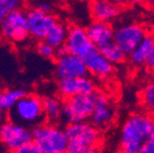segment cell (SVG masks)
Returning a JSON list of instances; mask_svg holds the SVG:
<instances>
[{
    "label": "cell",
    "mask_w": 154,
    "mask_h": 153,
    "mask_svg": "<svg viewBox=\"0 0 154 153\" xmlns=\"http://www.w3.org/2000/svg\"><path fill=\"white\" fill-rule=\"evenodd\" d=\"M154 134V117L133 114L123 122L120 132V152L138 153L142 142Z\"/></svg>",
    "instance_id": "1"
},
{
    "label": "cell",
    "mask_w": 154,
    "mask_h": 153,
    "mask_svg": "<svg viewBox=\"0 0 154 153\" xmlns=\"http://www.w3.org/2000/svg\"><path fill=\"white\" fill-rule=\"evenodd\" d=\"M10 120L23 126H38L44 123L43 102L38 95L27 93L9 111Z\"/></svg>",
    "instance_id": "2"
},
{
    "label": "cell",
    "mask_w": 154,
    "mask_h": 153,
    "mask_svg": "<svg viewBox=\"0 0 154 153\" xmlns=\"http://www.w3.org/2000/svg\"><path fill=\"white\" fill-rule=\"evenodd\" d=\"M32 142L44 153H55L66 150L69 139L64 130L54 123H42L32 131Z\"/></svg>",
    "instance_id": "3"
},
{
    "label": "cell",
    "mask_w": 154,
    "mask_h": 153,
    "mask_svg": "<svg viewBox=\"0 0 154 153\" xmlns=\"http://www.w3.org/2000/svg\"><path fill=\"white\" fill-rule=\"evenodd\" d=\"M96 101V91L89 94H79L64 100L61 118L67 124L86 121L93 113Z\"/></svg>",
    "instance_id": "4"
},
{
    "label": "cell",
    "mask_w": 154,
    "mask_h": 153,
    "mask_svg": "<svg viewBox=\"0 0 154 153\" xmlns=\"http://www.w3.org/2000/svg\"><path fill=\"white\" fill-rule=\"evenodd\" d=\"M64 132L69 140L75 141L90 150L96 151V147L101 141L100 131L87 121L67 124Z\"/></svg>",
    "instance_id": "5"
},
{
    "label": "cell",
    "mask_w": 154,
    "mask_h": 153,
    "mask_svg": "<svg viewBox=\"0 0 154 153\" xmlns=\"http://www.w3.org/2000/svg\"><path fill=\"white\" fill-rule=\"evenodd\" d=\"M0 141L8 150L14 152L24 145L31 142L32 132L9 120L0 125Z\"/></svg>",
    "instance_id": "6"
},
{
    "label": "cell",
    "mask_w": 154,
    "mask_h": 153,
    "mask_svg": "<svg viewBox=\"0 0 154 153\" xmlns=\"http://www.w3.org/2000/svg\"><path fill=\"white\" fill-rule=\"evenodd\" d=\"M0 33L5 39L14 42H23L28 38L26 13L22 9L11 12L0 23Z\"/></svg>",
    "instance_id": "7"
},
{
    "label": "cell",
    "mask_w": 154,
    "mask_h": 153,
    "mask_svg": "<svg viewBox=\"0 0 154 153\" xmlns=\"http://www.w3.org/2000/svg\"><path fill=\"white\" fill-rule=\"evenodd\" d=\"M147 32L141 25L128 24L118 27L113 32V42L128 56L146 36Z\"/></svg>",
    "instance_id": "8"
},
{
    "label": "cell",
    "mask_w": 154,
    "mask_h": 153,
    "mask_svg": "<svg viewBox=\"0 0 154 153\" xmlns=\"http://www.w3.org/2000/svg\"><path fill=\"white\" fill-rule=\"evenodd\" d=\"M56 59L57 60H56L55 76L58 80L85 77L88 75L84 60L78 56L66 54L63 57Z\"/></svg>",
    "instance_id": "9"
},
{
    "label": "cell",
    "mask_w": 154,
    "mask_h": 153,
    "mask_svg": "<svg viewBox=\"0 0 154 153\" xmlns=\"http://www.w3.org/2000/svg\"><path fill=\"white\" fill-rule=\"evenodd\" d=\"M26 13L27 29L29 36L36 40L43 41L51 28L58 22L53 14H45L34 8H30Z\"/></svg>",
    "instance_id": "10"
},
{
    "label": "cell",
    "mask_w": 154,
    "mask_h": 153,
    "mask_svg": "<svg viewBox=\"0 0 154 153\" xmlns=\"http://www.w3.org/2000/svg\"><path fill=\"white\" fill-rule=\"evenodd\" d=\"M58 93L64 100L79 94H89L95 92L96 85L92 78L88 76L71 79H62L58 81Z\"/></svg>",
    "instance_id": "11"
},
{
    "label": "cell",
    "mask_w": 154,
    "mask_h": 153,
    "mask_svg": "<svg viewBox=\"0 0 154 153\" xmlns=\"http://www.w3.org/2000/svg\"><path fill=\"white\" fill-rule=\"evenodd\" d=\"M87 71L93 77L101 80H106L112 75L113 64L103 56L97 47H93L85 57H82Z\"/></svg>",
    "instance_id": "12"
},
{
    "label": "cell",
    "mask_w": 154,
    "mask_h": 153,
    "mask_svg": "<svg viewBox=\"0 0 154 153\" xmlns=\"http://www.w3.org/2000/svg\"><path fill=\"white\" fill-rule=\"evenodd\" d=\"M64 46L66 47L69 54L78 56L80 58L85 57L92 48L95 47L88 38L86 29L78 25H74L69 28Z\"/></svg>",
    "instance_id": "13"
},
{
    "label": "cell",
    "mask_w": 154,
    "mask_h": 153,
    "mask_svg": "<svg viewBox=\"0 0 154 153\" xmlns=\"http://www.w3.org/2000/svg\"><path fill=\"white\" fill-rule=\"evenodd\" d=\"M115 117V109L109 98L103 92H96V101L91 117V124L96 129L108 126Z\"/></svg>",
    "instance_id": "14"
},
{
    "label": "cell",
    "mask_w": 154,
    "mask_h": 153,
    "mask_svg": "<svg viewBox=\"0 0 154 153\" xmlns=\"http://www.w3.org/2000/svg\"><path fill=\"white\" fill-rule=\"evenodd\" d=\"M86 31L91 43L97 48L113 41L115 29L109 23L93 22L88 26Z\"/></svg>",
    "instance_id": "15"
},
{
    "label": "cell",
    "mask_w": 154,
    "mask_h": 153,
    "mask_svg": "<svg viewBox=\"0 0 154 153\" xmlns=\"http://www.w3.org/2000/svg\"><path fill=\"white\" fill-rule=\"evenodd\" d=\"M90 12L94 22L110 24L120 14V8L112 5L108 0H91Z\"/></svg>",
    "instance_id": "16"
},
{
    "label": "cell",
    "mask_w": 154,
    "mask_h": 153,
    "mask_svg": "<svg viewBox=\"0 0 154 153\" xmlns=\"http://www.w3.org/2000/svg\"><path fill=\"white\" fill-rule=\"evenodd\" d=\"M153 43V34H146L142 41L136 46L132 53L128 56V61L133 67H141L144 65L148 59L150 50Z\"/></svg>",
    "instance_id": "17"
},
{
    "label": "cell",
    "mask_w": 154,
    "mask_h": 153,
    "mask_svg": "<svg viewBox=\"0 0 154 153\" xmlns=\"http://www.w3.org/2000/svg\"><path fill=\"white\" fill-rule=\"evenodd\" d=\"M67 30H69V28L63 23L57 22L51 28V30L48 31V33L46 34L45 39L43 41H45L46 43L49 44L51 47L57 49V48L61 47L65 44Z\"/></svg>",
    "instance_id": "18"
},
{
    "label": "cell",
    "mask_w": 154,
    "mask_h": 153,
    "mask_svg": "<svg viewBox=\"0 0 154 153\" xmlns=\"http://www.w3.org/2000/svg\"><path fill=\"white\" fill-rule=\"evenodd\" d=\"M43 102V110L45 119H47L51 123L61 119L63 102L56 96H45L42 98Z\"/></svg>",
    "instance_id": "19"
},
{
    "label": "cell",
    "mask_w": 154,
    "mask_h": 153,
    "mask_svg": "<svg viewBox=\"0 0 154 153\" xmlns=\"http://www.w3.org/2000/svg\"><path fill=\"white\" fill-rule=\"evenodd\" d=\"M26 94L27 91L22 88H13L1 91L0 102H1V106H2L3 110L10 111L15 106V104Z\"/></svg>",
    "instance_id": "20"
},
{
    "label": "cell",
    "mask_w": 154,
    "mask_h": 153,
    "mask_svg": "<svg viewBox=\"0 0 154 153\" xmlns=\"http://www.w3.org/2000/svg\"><path fill=\"white\" fill-rule=\"evenodd\" d=\"M99 49L103 54L104 57L108 60L110 63H112L113 65L123 63L126 60V57H128L113 41L110 42V43L106 44V45L102 46V47H100Z\"/></svg>",
    "instance_id": "21"
},
{
    "label": "cell",
    "mask_w": 154,
    "mask_h": 153,
    "mask_svg": "<svg viewBox=\"0 0 154 153\" xmlns=\"http://www.w3.org/2000/svg\"><path fill=\"white\" fill-rule=\"evenodd\" d=\"M140 103L148 115L154 117V79L148 81L141 89Z\"/></svg>",
    "instance_id": "22"
},
{
    "label": "cell",
    "mask_w": 154,
    "mask_h": 153,
    "mask_svg": "<svg viewBox=\"0 0 154 153\" xmlns=\"http://www.w3.org/2000/svg\"><path fill=\"white\" fill-rule=\"evenodd\" d=\"M23 0H0V23L11 12L20 9Z\"/></svg>",
    "instance_id": "23"
},
{
    "label": "cell",
    "mask_w": 154,
    "mask_h": 153,
    "mask_svg": "<svg viewBox=\"0 0 154 153\" xmlns=\"http://www.w3.org/2000/svg\"><path fill=\"white\" fill-rule=\"evenodd\" d=\"M36 52L41 57L45 59H53L56 58V49L51 47L49 44H47L45 41H40L36 44Z\"/></svg>",
    "instance_id": "24"
},
{
    "label": "cell",
    "mask_w": 154,
    "mask_h": 153,
    "mask_svg": "<svg viewBox=\"0 0 154 153\" xmlns=\"http://www.w3.org/2000/svg\"><path fill=\"white\" fill-rule=\"evenodd\" d=\"M32 8L45 14H51V11H53V5L49 1H46V0H38L34 2V5Z\"/></svg>",
    "instance_id": "25"
},
{
    "label": "cell",
    "mask_w": 154,
    "mask_h": 153,
    "mask_svg": "<svg viewBox=\"0 0 154 153\" xmlns=\"http://www.w3.org/2000/svg\"><path fill=\"white\" fill-rule=\"evenodd\" d=\"M13 153H44V152L34 142L31 141V142H28V144L18 148L17 150H15Z\"/></svg>",
    "instance_id": "26"
},
{
    "label": "cell",
    "mask_w": 154,
    "mask_h": 153,
    "mask_svg": "<svg viewBox=\"0 0 154 153\" xmlns=\"http://www.w3.org/2000/svg\"><path fill=\"white\" fill-rule=\"evenodd\" d=\"M138 153H154V134L150 135L142 142Z\"/></svg>",
    "instance_id": "27"
},
{
    "label": "cell",
    "mask_w": 154,
    "mask_h": 153,
    "mask_svg": "<svg viewBox=\"0 0 154 153\" xmlns=\"http://www.w3.org/2000/svg\"><path fill=\"white\" fill-rule=\"evenodd\" d=\"M144 65L150 71H154V36H153V43H152L151 50H150L149 56H148V59L146 61V63H144Z\"/></svg>",
    "instance_id": "28"
},
{
    "label": "cell",
    "mask_w": 154,
    "mask_h": 153,
    "mask_svg": "<svg viewBox=\"0 0 154 153\" xmlns=\"http://www.w3.org/2000/svg\"><path fill=\"white\" fill-rule=\"evenodd\" d=\"M66 54H69V52H67L66 47H65L64 45L61 46V47H59V48H57V49H56V58L63 57V56H65Z\"/></svg>",
    "instance_id": "29"
},
{
    "label": "cell",
    "mask_w": 154,
    "mask_h": 153,
    "mask_svg": "<svg viewBox=\"0 0 154 153\" xmlns=\"http://www.w3.org/2000/svg\"><path fill=\"white\" fill-rule=\"evenodd\" d=\"M108 1H110L112 5H117V7H119V8H122V7H124V5H128V0H108Z\"/></svg>",
    "instance_id": "30"
},
{
    "label": "cell",
    "mask_w": 154,
    "mask_h": 153,
    "mask_svg": "<svg viewBox=\"0 0 154 153\" xmlns=\"http://www.w3.org/2000/svg\"><path fill=\"white\" fill-rule=\"evenodd\" d=\"M146 0H128V5H143Z\"/></svg>",
    "instance_id": "31"
},
{
    "label": "cell",
    "mask_w": 154,
    "mask_h": 153,
    "mask_svg": "<svg viewBox=\"0 0 154 153\" xmlns=\"http://www.w3.org/2000/svg\"><path fill=\"white\" fill-rule=\"evenodd\" d=\"M144 5H147L149 9L154 10V0H146V1H144Z\"/></svg>",
    "instance_id": "32"
},
{
    "label": "cell",
    "mask_w": 154,
    "mask_h": 153,
    "mask_svg": "<svg viewBox=\"0 0 154 153\" xmlns=\"http://www.w3.org/2000/svg\"><path fill=\"white\" fill-rule=\"evenodd\" d=\"M0 98H1V90H0ZM5 117V110H3L2 106H1V102H0V122Z\"/></svg>",
    "instance_id": "33"
},
{
    "label": "cell",
    "mask_w": 154,
    "mask_h": 153,
    "mask_svg": "<svg viewBox=\"0 0 154 153\" xmlns=\"http://www.w3.org/2000/svg\"><path fill=\"white\" fill-rule=\"evenodd\" d=\"M87 153H95V151H90V152H87Z\"/></svg>",
    "instance_id": "34"
},
{
    "label": "cell",
    "mask_w": 154,
    "mask_h": 153,
    "mask_svg": "<svg viewBox=\"0 0 154 153\" xmlns=\"http://www.w3.org/2000/svg\"><path fill=\"white\" fill-rule=\"evenodd\" d=\"M55 153H66L65 151H62V152H55Z\"/></svg>",
    "instance_id": "35"
},
{
    "label": "cell",
    "mask_w": 154,
    "mask_h": 153,
    "mask_svg": "<svg viewBox=\"0 0 154 153\" xmlns=\"http://www.w3.org/2000/svg\"><path fill=\"white\" fill-rule=\"evenodd\" d=\"M46 1H49V0H46Z\"/></svg>",
    "instance_id": "36"
}]
</instances>
